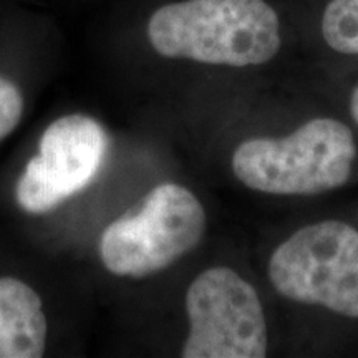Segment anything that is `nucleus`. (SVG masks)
I'll return each instance as SVG.
<instances>
[{
    "label": "nucleus",
    "mask_w": 358,
    "mask_h": 358,
    "mask_svg": "<svg viewBox=\"0 0 358 358\" xmlns=\"http://www.w3.org/2000/svg\"><path fill=\"white\" fill-rule=\"evenodd\" d=\"M189 332L185 358H264L268 350L266 313L257 290L229 267H213L186 292Z\"/></svg>",
    "instance_id": "nucleus-5"
},
{
    "label": "nucleus",
    "mask_w": 358,
    "mask_h": 358,
    "mask_svg": "<svg viewBox=\"0 0 358 358\" xmlns=\"http://www.w3.org/2000/svg\"><path fill=\"white\" fill-rule=\"evenodd\" d=\"M148 45L168 60L256 66L280 50V22L266 0H174L145 25Z\"/></svg>",
    "instance_id": "nucleus-1"
},
{
    "label": "nucleus",
    "mask_w": 358,
    "mask_h": 358,
    "mask_svg": "<svg viewBox=\"0 0 358 358\" xmlns=\"http://www.w3.org/2000/svg\"><path fill=\"white\" fill-rule=\"evenodd\" d=\"M267 274L280 295L358 319V231L338 219L313 222L279 244Z\"/></svg>",
    "instance_id": "nucleus-4"
},
{
    "label": "nucleus",
    "mask_w": 358,
    "mask_h": 358,
    "mask_svg": "<svg viewBox=\"0 0 358 358\" xmlns=\"http://www.w3.org/2000/svg\"><path fill=\"white\" fill-rule=\"evenodd\" d=\"M106 150L108 136L90 116L73 113L55 120L17 182V203L30 214L58 208L95 179Z\"/></svg>",
    "instance_id": "nucleus-6"
},
{
    "label": "nucleus",
    "mask_w": 358,
    "mask_h": 358,
    "mask_svg": "<svg viewBox=\"0 0 358 358\" xmlns=\"http://www.w3.org/2000/svg\"><path fill=\"white\" fill-rule=\"evenodd\" d=\"M24 115V96L12 80L0 75V141L6 140Z\"/></svg>",
    "instance_id": "nucleus-9"
},
{
    "label": "nucleus",
    "mask_w": 358,
    "mask_h": 358,
    "mask_svg": "<svg viewBox=\"0 0 358 358\" xmlns=\"http://www.w3.org/2000/svg\"><path fill=\"white\" fill-rule=\"evenodd\" d=\"M350 113H352V118L355 120V123L358 124V85L353 88L352 96H350Z\"/></svg>",
    "instance_id": "nucleus-10"
},
{
    "label": "nucleus",
    "mask_w": 358,
    "mask_h": 358,
    "mask_svg": "<svg viewBox=\"0 0 358 358\" xmlns=\"http://www.w3.org/2000/svg\"><path fill=\"white\" fill-rule=\"evenodd\" d=\"M206 224L201 201L187 187L164 182L146 196L136 213L103 231V266L120 277L156 274L198 248Z\"/></svg>",
    "instance_id": "nucleus-3"
},
{
    "label": "nucleus",
    "mask_w": 358,
    "mask_h": 358,
    "mask_svg": "<svg viewBox=\"0 0 358 358\" xmlns=\"http://www.w3.org/2000/svg\"><path fill=\"white\" fill-rule=\"evenodd\" d=\"M47 329L40 295L25 282L0 277V358H40Z\"/></svg>",
    "instance_id": "nucleus-7"
},
{
    "label": "nucleus",
    "mask_w": 358,
    "mask_h": 358,
    "mask_svg": "<svg viewBox=\"0 0 358 358\" xmlns=\"http://www.w3.org/2000/svg\"><path fill=\"white\" fill-rule=\"evenodd\" d=\"M322 35L332 50L358 55V0H330L322 17Z\"/></svg>",
    "instance_id": "nucleus-8"
},
{
    "label": "nucleus",
    "mask_w": 358,
    "mask_h": 358,
    "mask_svg": "<svg viewBox=\"0 0 358 358\" xmlns=\"http://www.w3.org/2000/svg\"><path fill=\"white\" fill-rule=\"evenodd\" d=\"M357 159L353 131L335 118H313L282 138H252L232 155L245 187L274 196H317L342 187Z\"/></svg>",
    "instance_id": "nucleus-2"
}]
</instances>
